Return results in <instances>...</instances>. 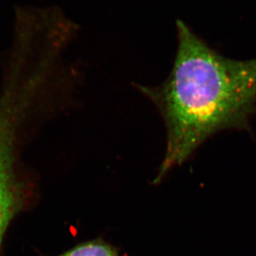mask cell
<instances>
[{"label": "cell", "instance_id": "1", "mask_svg": "<svg viewBox=\"0 0 256 256\" xmlns=\"http://www.w3.org/2000/svg\"><path fill=\"white\" fill-rule=\"evenodd\" d=\"M172 70L160 86L142 88L168 130V146L156 182L180 165L207 138L247 129L256 114V58L236 61L210 50L182 21Z\"/></svg>", "mask_w": 256, "mask_h": 256}, {"label": "cell", "instance_id": "2", "mask_svg": "<svg viewBox=\"0 0 256 256\" xmlns=\"http://www.w3.org/2000/svg\"><path fill=\"white\" fill-rule=\"evenodd\" d=\"M50 72L47 64L27 50H8L0 88V246L10 222L24 204L26 189L17 170L20 134Z\"/></svg>", "mask_w": 256, "mask_h": 256}, {"label": "cell", "instance_id": "3", "mask_svg": "<svg viewBox=\"0 0 256 256\" xmlns=\"http://www.w3.org/2000/svg\"><path fill=\"white\" fill-rule=\"evenodd\" d=\"M60 256H118L116 250L102 240L86 242Z\"/></svg>", "mask_w": 256, "mask_h": 256}]
</instances>
